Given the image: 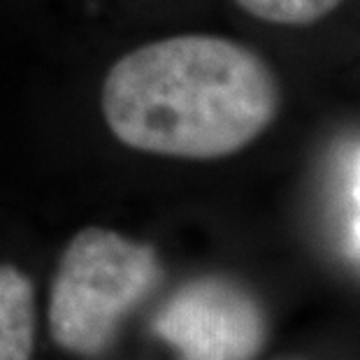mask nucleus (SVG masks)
<instances>
[{"label":"nucleus","instance_id":"obj_2","mask_svg":"<svg viewBox=\"0 0 360 360\" xmlns=\"http://www.w3.org/2000/svg\"><path fill=\"white\" fill-rule=\"evenodd\" d=\"M156 279L158 260L151 247L107 228H84L65 247L53 277V340L72 354L98 356Z\"/></svg>","mask_w":360,"mask_h":360},{"label":"nucleus","instance_id":"obj_5","mask_svg":"<svg viewBox=\"0 0 360 360\" xmlns=\"http://www.w3.org/2000/svg\"><path fill=\"white\" fill-rule=\"evenodd\" d=\"M244 12L267 24L309 26L328 17L344 0H235Z\"/></svg>","mask_w":360,"mask_h":360},{"label":"nucleus","instance_id":"obj_4","mask_svg":"<svg viewBox=\"0 0 360 360\" xmlns=\"http://www.w3.org/2000/svg\"><path fill=\"white\" fill-rule=\"evenodd\" d=\"M33 342V286L17 267L0 265V360H30Z\"/></svg>","mask_w":360,"mask_h":360},{"label":"nucleus","instance_id":"obj_3","mask_svg":"<svg viewBox=\"0 0 360 360\" xmlns=\"http://www.w3.org/2000/svg\"><path fill=\"white\" fill-rule=\"evenodd\" d=\"M156 333L181 360H251L265 342V316L237 283L198 279L160 309Z\"/></svg>","mask_w":360,"mask_h":360},{"label":"nucleus","instance_id":"obj_6","mask_svg":"<svg viewBox=\"0 0 360 360\" xmlns=\"http://www.w3.org/2000/svg\"><path fill=\"white\" fill-rule=\"evenodd\" d=\"M356 200H358V207H360V165H358V184H356ZM356 235H358V240H360V219H358V224H356Z\"/></svg>","mask_w":360,"mask_h":360},{"label":"nucleus","instance_id":"obj_1","mask_svg":"<svg viewBox=\"0 0 360 360\" xmlns=\"http://www.w3.org/2000/svg\"><path fill=\"white\" fill-rule=\"evenodd\" d=\"M107 128L128 149L212 160L249 147L277 119L279 82L244 44L174 35L128 51L103 82Z\"/></svg>","mask_w":360,"mask_h":360}]
</instances>
